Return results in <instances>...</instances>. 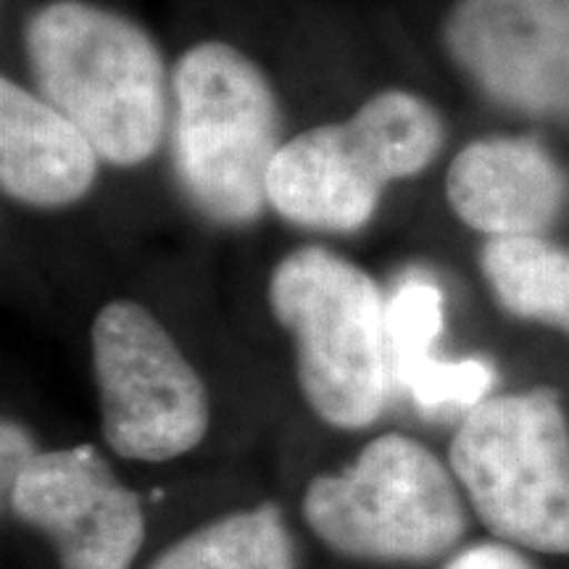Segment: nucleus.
Returning a JSON list of instances; mask_svg holds the SVG:
<instances>
[{"instance_id":"nucleus-7","label":"nucleus","mask_w":569,"mask_h":569,"mask_svg":"<svg viewBox=\"0 0 569 569\" xmlns=\"http://www.w3.org/2000/svg\"><path fill=\"white\" fill-rule=\"evenodd\" d=\"M92 372L103 438L119 457L169 461L209 427V396L151 311L113 301L92 322Z\"/></svg>"},{"instance_id":"nucleus-6","label":"nucleus","mask_w":569,"mask_h":569,"mask_svg":"<svg viewBox=\"0 0 569 569\" xmlns=\"http://www.w3.org/2000/svg\"><path fill=\"white\" fill-rule=\"evenodd\" d=\"M303 517L330 549L375 561L440 557L467 522L451 475L403 436L377 438L343 475L311 480Z\"/></svg>"},{"instance_id":"nucleus-1","label":"nucleus","mask_w":569,"mask_h":569,"mask_svg":"<svg viewBox=\"0 0 569 569\" xmlns=\"http://www.w3.org/2000/svg\"><path fill=\"white\" fill-rule=\"evenodd\" d=\"M24 48L42 101L80 127L101 159H151L167 127V71L146 30L84 0H53L27 19Z\"/></svg>"},{"instance_id":"nucleus-11","label":"nucleus","mask_w":569,"mask_h":569,"mask_svg":"<svg viewBox=\"0 0 569 569\" xmlns=\"http://www.w3.org/2000/svg\"><path fill=\"white\" fill-rule=\"evenodd\" d=\"M98 180V151L59 109L0 80V184L27 206L77 203Z\"/></svg>"},{"instance_id":"nucleus-4","label":"nucleus","mask_w":569,"mask_h":569,"mask_svg":"<svg viewBox=\"0 0 569 569\" xmlns=\"http://www.w3.org/2000/svg\"><path fill=\"white\" fill-rule=\"evenodd\" d=\"M440 146L443 122L425 98L382 90L348 122L282 142L267 174L269 206L298 227L356 232L375 217L386 184L425 172Z\"/></svg>"},{"instance_id":"nucleus-13","label":"nucleus","mask_w":569,"mask_h":569,"mask_svg":"<svg viewBox=\"0 0 569 569\" xmlns=\"http://www.w3.org/2000/svg\"><path fill=\"white\" fill-rule=\"evenodd\" d=\"M482 274L511 317L549 325L569 336V251L540 234L490 238Z\"/></svg>"},{"instance_id":"nucleus-15","label":"nucleus","mask_w":569,"mask_h":569,"mask_svg":"<svg viewBox=\"0 0 569 569\" xmlns=\"http://www.w3.org/2000/svg\"><path fill=\"white\" fill-rule=\"evenodd\" d=\"M446 569H536L522 553L509 543H478L469 546L448 561Z\"/></svg>"},{"instance_id":"nucleus-9","label":"nucleus","mask_w":569,"mask_h":569,"mask_svg":"<svg viewBox=\"0 0 569 569\" xmlns=\"http://www.w3.org/2000/svg\"><path fill=\"white\" fill-rule=\"evenodd\" d=\"M17 517L51 538L61 569H130L146 519L90 446L34 453L11 486Z\"/></svg>"},{"instance_id":"nucleus-16","label":"nucleus","mask_w":569,"mask_h":569,"mask_svg":"<svg viewBox=\"0 0 569 569\" xmlns=\"http://www.w3.org/2000/svg\"><path fill=\"white\" fill-rule=\"evenodd\" d=\"M34 457L30 440H27L24 432L19 430L17 425L6 422L3 425V486L6 490H11L13 480L19 478V472L30 465V459Z\"/></svg>"},{"instance_id":"nucleus-5","label":"nucleus","mask_w":569,"mask_h":569,"mask_svg":"<svg viewBox=\"0 0 569 569\" xmlns=\"http://www.w3.org/2000/svg\"><path fill=\"white\" fill-rule=\"evenodd\" d=\"M451 469L503 543L569 553V425L553 390L482 398L453 436Z\"/></svg>"},{"instance_id":"nucleus-14","label":"nucleus","mask_w":569,"mask_h":569,"mask_svg":"<svg viewBox=\"0 0 569 569\" xmlns=\"http://www.w3.org/2000/svg\"><path fill=\"white\" fill-rule=\"evenodd\" d=\"M151 569H293V546L280 511L259 507L196 530Z\"/></svg>"},{"instance_id":"nucleus-12","label":"nucleus","mask_w":569,"mask_h":569,"mask_svg":"<svg viewBox=\"0 0 569 569\" xmlns=\"http://www.w3.org/2000/svg\"><path fill=\"white\" fill-rule=\"evenodd\" d=\"M440 330L443 293L425 280L401 284L388 303L390 382L407 390L425 411L478 407L493 386V367L480 359H440Z\"/></svg>"},{"instance_id":"nucleus-8","label":"nucleus","mask_w":569,"mask_h":569,"mask_svg":"<svg viewBox=\"0 0 569 569\" xmlns=\"http://www.w3.org/2000/svg\"><path fill=\"white\" fill-rule=\"evenodd\" d=\"M446 48L493 101L569 113V0H459Z\"/></svg>"},{"instance_id":"nucleus-3","label":"nucleus","mask_w":569,"mask_h":569,"mask_svg":"<svg viewBox=\"0 0 569 569\" xmlns=\"http://www.w3.org/2000/svg\"><path fill=\"white\" fill-rule=\"evenodd\" d=\"M269 306L293 332L311 409L343 430L375 422L393 382L388 303L372 277L325 248H298L269 280Z\"/></svg>"},{"instance_id":"nucleus-10","label":"nucleus","mask_w":569,"mask_h":569,"mask_svg":"<svg viewBox=\"0 0 569 569\" xmlns=\"http://www.w3.org/2000/svg\"><path fill=\"white\" fill-rule=\"evenodd\" d=\"M565 196L559 167L528 138L469 142L446 174V198L453 213L490 238L549 230Z\"/></svg>"},{"instance_id":"nucleus-2","label":"nucleus","mask_w":569,"mask_h":569,"mask_svg":"<svg viewBox=\"0 0 569 569\" xmlns=\"http://www.w3.org/2000/svg\"><path fill=\"white\" fill-rule=\"evenodd\" d=\"M172 161L184 196L219 224H248L269 203L280 103L267 74L227 42H198L172 77Z\"/></svg>"}]
</instances>
